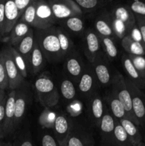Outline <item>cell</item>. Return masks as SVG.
I'll return each instance as SVG.
<instances>
[{"mask_svg":"<svg viewBox=\"0 0 145 146\" xmlns=\"http://www.w3.org/2000/svg\"><path fill=\"white\" fill-rule=\"evenodd\" d=\"M34 34L48 62L58 63L64 59L54 26L46 29L36 30Z\"/></svg>","mask_w":145,"mask_h":146,"instance_id":"cell-1","label":"cell"},{"mask_svg":"<svg viewBox=\"0 0 145 146\" xmlns=\"http://www.w3.org/2000/svg\"><path fill=\"white\" fill-rule=\"evenodd\" d=\"M38 99L45 108H51L59 102L60 94L55 83L48 74H42L34 82Z\"/></svg>","mask_w":145,"mask_h":146,"instance_id":"cell-2","label":"cell"},{"mask_svg":"<svg viewBox=\"0 0 145 146\" xmlns=\"http://www.w3.org/2000/svg\"><path fill=\"white\" fill-rule=\"evenodd\" d=\"M112 91L117 97V98L120 101L125 108L127 113V118L134 122L138 125L137 122L134 115L133 111H132V98H131L130 93L127 86L125 78H124L122 74L118 73L114 76L113 78H112Z\"/></svg>","mask_w":145,"mask_h":146,"instance_id":"cell-3","label":"cell"},{"mask_svg":"<svg viewBox=\"0 0 145 146\" xmlns=\"http://www.w3.org/2000/svg\"><path fill=\"white\" fill-rule=\"evenodd\" d=\"M127 86L132 98V111L138 125L145 128V94L142 89L135 86L130 80L125 78Z\"/></svg>","mask_w":145,"mask_h":146,"instance_id":"cell-4","label":"cell"},{"mask_svg":"<svg viewBox=\"0 0 145 146\" xmlns=\"http://www.w3.org/2000/svg\"><path fill=\"white\" fill-rule=\"evenodd\" d=\"M0 58L2 61L7 71L9 81V88L11 91L16 90L22 86L24 84L25 79L18 71L12 55L10 51L9 46L4 48L0 54Z\"/></svg>","mask_w":145,"mask_h":146,"instance_id":"cell-5","label":"cell"},{"mask_svg":"<svg viewBox=\"0 0 145 146\" xmlns=\"http://www.w3.org/2000/svg\"><path fill=\"white\" fill-rule=\"evenodd\" d=\"M55 19L63 21L72 17H82V9L73 0H47Z\"/></svg>","mask_w":145,"mask_h":146,"instance_id":"cell-6","label":"cell"},{"mask_svg":"<svg viewBox=\"0 0 145 146\" xmlns=\"http://www.w3.org/2000/svg\"><path fill=\"white\" fill-rule=\"evenodd\" d=\"M57 20L47 0H36V30H43L53 27Z\"/></svg>","mask_w":145,"mask_h":146,"instance_id":"cell-7","label":"cell"},{"mask_svg":"<svg viewBox=\"0 0 145 146\" xmlns=\"http://www.w3.org/2000/svg\"><path fill=\"white\" fill-rule=\"evenodd\" d=\"M84 53L90 64H92L101 53L100 38L97 32L92 29H88L83 38Z\"/></svg>","mask_w":145,"mask_h":146,"instance_id":"cell-8","label":"cell"},{"mask_svg":"<svg viewBox=\"0 0 145 146\" xmlns=\"http://www.w3.org/2000/svg\"><path fill=\"white\" fill-rule=\"evenodd\" d=\"M94 71L97 81L102 86H108L112 84V78L107 63L106 57L103 53H100L95 61L90 64Z\"/></svg>","mask_w":145,"mask_h":146,"instance_id":"cell-9","label":"cell"},{"mask_svg":"<svg viewBox=\"0 0 145 146\" xmlns=\"http://www.w3.org/2000/svg\"><path fill=\"white\" fill-rule=\"evenodd\" d=\"M23 86L24 85L16 89L14 120V133H16V131L19 128L24 120V115L26 111L27 105H28V92H27V90H26Z\"/></svg>","mask_w":145,"mask_h":146,"instance_id":"cell-10","label":"cell"},{"mask_svg":"<svg viewBox=\"0 0 145 146\" xmlns=\"http://www.w3.org/2000/svg\"><path fill=\"white\" fill-rule=\"evenodd\" d=\"M64 66L68 75L78 83L85 68L80 54L74 49L72 50L65 58Z\"/></svg>","mask_w":145,"mask_h":146,"instance_id":"cell-11","label":"cell"},{"mask_svg":"<svg viewBox=\"0 0 145 146\" xmlns=\"http://www.w3.org/2000/svg\"><path fill=\"white\" fill-rule=\"evenodd\" d=\"M94 24L98 35L112 38L115 36L110 14L106 9H102L100 12L95 18Z\"/></svg>","mask_w":145,"mask_h":146,"instance_id":"cell-12","label":"cell"},{"mask_svg":"<svg viewBox=\"0 0 145 146\" xmlns=\"http://www.w3.org/2000/svg\"><path fill=\"white\" fill-rule=\"evenodd\" d=\"M16 90H12L7 95L5 106V124H4V135L5 138L14 135V120L15 113V101Z\"/></svg>","mask_w":145,"mask_h":146,"instance_id":"cell-13","label":"cell"},{"mask_svg":"<svg viewBox=\"0 0 145 146\" xmlns=\"http://www.w3.org/2000/svg\"><path fill=\"white\" fill-rule=\"evenodd\" d=\"M88 115L95 125L99 127L101 119L105 113L104 101L101 96L94 92L89 96L88 106Z\"/></svg>","mask_w":145,"mask_h":146,"instance_id":"cell-14","label":"cell"},{"mask_svg":"<svg viewBox=\"0 0 145 146\" xmlns=\"http://www.w3.org/2000/svg\"><path fill=\"white\" fill-rule=\"evenodd\" d=\"M111 17L122 21L129 29V32L136 25L135 16L127 4H117L110 9Z\"/></svg>","mask_w":145,"mask_h":146,"instance_id":"cell-15","label":"cell"},{"mask_svg":"<svg viewBox=\"0 0 145 146\" xmlns=\"http://www.w3.org/2000/svg\"><path fill=\"white\" fill-rule=\"evenodd\" d=\"M72 125H71V121L65 115L60 114L56 115L54 121L53 130L55 139L58 144L62 143L66 139L69 134Z\"/></svg>","mask_w":145,"mask_h":146,"instance_id":"cell-16","label":"cell"},{"mask_svg":"<svg viewBox=\"0 0 145 146\" xmlns=\"http://www.w3.org/2000/svg\"><path fill=\"white\" fill-rule=\"evenodd\" d=\"M121 60H122V64L124 70L129 77L127 78L128 79L130 80L135 86H136L140 89L142 90L145 88V80L142 78L139 71L135 68L129 54H123Z\"/></svg>","mask_w":145,"mask_h":146,"instance_id":"cell-17","label":"cell"},{"mask_svg":"<svg viewBox=\"0 0 145 146\" xmlns=\"http://www.w3.org/2000/svg\"><path fill=\"white\" fill-rule=\"evenodd\" d=\"M4 14H5V35H9L10 31L18 22L21 15L14 0H4Z\"/></svg>","mask_w":145,"mask_h":146,"instance_id":"cell-18","label":"cell"},{"mask_svg":"<svg viewBox=\"0 0 145 146\" xmlns=\"http://www.w3.org/2000/svg\"><path fill=\"white\" fill-rule=\"evenodd\" d=\"M97 82L94 71L91 67H85L79 81H78V88L82 95L90 96L93 94V89L95 83Z\"/></svg>","mask_w":145,"mask_h":146,"instance_id":"cell-19","label":"cell"},{"mask_svg":"<svg viewBox=\"0 0 145 146\" xmlns=\"http://www.w3.org/2000/svg\"><path fill=\"white\" fill-rule=\"evenodd\" d=\"M46 61V58L42 50L36 40L34 48L29 58V64H28L29 74L35 75L39 73L45 66Z\"/></svg>","mask_w":145,"mask_h":146,"instance_id":"cell-20","label":"cell"},{"mask_svg":"<svg viewBox=\"0 0 145 146\" xmlns=\"http://www.w3.org/2000/svg\"><path fill=\"white\" fill-rule=\"evenodd\" d=\"M63 143L65 146H93L92 138L88 133L72 127Z\"/></svg>","mask_w":145,"mask_h":146,"instance_id":"cell-21","label":"cell"},{"mask_svg":"<svg viewBox=\"0 0 145 146\" xmlns=\"http://www.w3.org/2000/svg\"><path fill=\"white\" fill-rule=\"evenodd\" d=\"M119 122L126 131L132 146H143L142 135L139 126L134 122L127 117L121 119Z\"/></svg>","mask_w":145,"mask_h":146,"instance_id":"cell-22","label":"cell"},{"mask_svg":"<svg viewBox=\"0 0 145 146\" xmlns=\"http://www.w3.org/2000/svg\"><path fill=\"white\" fill-rule=\"evenodd\" d=\"M35 42L36 38L34 31L33 28H31L30 29L29 32L28 33V34L16 46L14 47L22 56V57L26 62L28 67V64H29L30 56H31V52H32L33 48H34Z\"/></svg>","mask_w":145,"mask_h":146,"instance_id":"cell-23","label":"cell"},{"mask_svg":"<svg viewBox=\"0 0 145 146\" xmlns=\"http://www.w3.org/2000/svg\"><path fill=\"white\" fill-rule=\"evenodd\" d=\"M116 120L109 113H105L101 119L99 128L102 134V140L106 143H113V133Z\"/></svg>","mask_w":145,"mask_h":146,"instance_id":"cell-24","label":"cell"},{"mask_svg":"<svg viewBox=\"0 0 145 146\" xmlns=\"http://www.w3.org/2000/svg\"><path fill=\"white\" fill-rule=\"evenodd\" d=\"M31 28L32 27H30L26 23L20 19L18 20L9 34V46L13 47L16 46L28 34Z\"/></svg>","mask_w":145,"mask_h":146,"instance_id":"cell-25","label":"cell"},{"mask_svg":"<svg viewBox=\"0 0 145 146\" xmlns=\"http://www.w3.org/2000/svg\"><path fill=\"white\" fill-rule=\"evenodd\" d=\"M123 48L129 55L145 56V48L142 43L134 40L129 35H126L122 39Z\"/></svg>","mask_w":145,"mask_h":146,"instance_id":"cell-26","label":"cell"},{"mask_svg":"<svg viewBox=\"0 0 145 146\" xmlns=\"http://www.w3.org/2000/svg\"><path fill=\"white\" fill-rule=\"evenodd\" d=\"M107 102L109 105L113 117L116 121H119L121 119L127 117L126 111L123 105L112 91L107 95Z\"/></svg>","mask_w":145,"mask_h":146,"instance_id":"cell-27","label":"cell"},{"mask_svg":"<svg viewBox=\"0 0 145 146\" xmlns=\"http://www.w3.org/2000/svg\"><path fill=\"white\" fill-rule=\"evenodd\" d=\"M55 30H56L57 36L59 41L63 56L65 59L66 56L74 49L73 42L71 39L69 35L65 31V29H64L63 27H55Z\"/></svg>","mask_w":145,"mask_h":146,"instance_id":"cell-28","label":"cell"},{"mask_svg":"<svg viewBox=\"0 0 145 146\" xmlns=\"http://www.w3.org/2000/svg\"><path fill=\"white\" fill-rule=\"evenodd\" d=\"M82 12L85 11H92L99 9H103L105 6L112 3L114 0H73Z\"/></svg>","mask_w":145,"mask_h":146,"instance_id":"cell-29","label":"cell"},{"mask_svg":"<svg viewBox=\"0 0 145 146\" xmlns=\"http://www.w3.org/2000/svg\"><path fill=\"white\" fill-rule=\"evenodd\" d=\"M113 144L115 146H132L126 131L118 121L115 122L113 133Z\"/></svg>","mask_w":145,"mask_h":146,"instance_id":"cell-30","label":"cell"},{"mask_svg":"<svg viewBox=\"0 0 145 146\" xmlns=\"http://www.w3.org/2000/svg\"><path fill=\"white\" fill-rule=\"evenodd\" d=\"M63 28L75 34H80L84 31L85 23L82 17H72L63 20Z\"/></svg>","mask_w":145,"mask_h":146,"instance_id":"cell-31","label":"cell"},{"mask_svg":"<svg viewBox=\"0 0 145 146\" xmlns=\"http://www.w3.org/2000/svg\"><path fill=\"white\" fill-rule=\"evenodd\" d=\"M60 91L63 98L66 101H72L76 96V89L74 83L67 78H63L61 81Z\"/></svg>","mask_w":145,"mask_h":146,"instance_id":"cell-32","label":"cell"},{"mask_svg":"<svg viewBox=\"0 0 145 146\" xmlns=\"http://www.w3.org/2000/svg\"><path fill=\"white\" fill-rule=\"evenodd\" d=\"M9 46L11 55H12L13 59H14V63H15L18 71H19L21 75L23 76V78L25 79V78L28 77V74H29L28 67L26 62L24 58L22 57V56L16 50L15 48H14L11 46Z\"/></svg>","mask_w":145,"mask_h":146,"instance_id":"cell-33","label":"cell"},{"mask_svg":"<svg viewBox=\"0 0 145 146\" xmlns=\"http://www.w3.org/2000/svg\"><path fill=\"white\" fill-rule=\"evenodd\" d=\"M100 38L101 41L102 47L103 48L105 54L111 60H113L117 58L118 54V50L112 38L106 36H100Z\"/></svg>","mask_w":145,"mask_h":146,"instance_id":"cell-34","label":"cell"},{"mask_svg":"<svg viewBox=\"0 0 145 146\" xmlns=\"http://www.w3.org/2000/svg\"><path fill=\"white\" fill-rule=\"evenodd\" d=\"M36 0H34L26 9L21 18L19 19L20 20L26 23L30 27L34 29L36 27Z\"/></svg>","mask_w":145,"mask_h":146,"instance_id":"cell-35","label":"cell"},{"mask_svg":"<svg viewBox=\"0 0 145 146\" xmlns=\"http://www.w3.org/2000/svg\"><path fill=\"white\" fill-rule=\"evenodd\" d=\"M127 5L134 15L145 17V0H131Z\"/></svg>","mask_w":145,"mask_h":146,"instance_id":"cell-36","label":"cell"},{"mask_svg":"<svg viewBox=\"0 0 145 146\" xmlns=\"http://www.w3.org/2000/svg\"><path fill=\"white\" fill-rule=\"evenodd\" d=\"M55 116L56 115L53 113L49 111V108H45L40 117V122L45 128H53Z\"/></svg>","mask_w":145,"mask_h":146,"instance_id":"cell-37","label":"cell"},{"mask_svg":"<svg viewBox=\"0 0 145 146\" xmlns=\"http://www.w3.org/2000/svg\"><path fill=\"white\" fill-rule=\"evenodd\" d=\"M133 64L142 78L145 80V57L144 56L129 55Z\"/></svg>","mask_w":145,"mask_h":146,"instance_id":"cell-38","label":"cell"},{"mask_svg":"<svg viewBox=\"0 0 145 146\" xmlns=\"http://www.w3.org/2000/svg\"><path fill=\"white\" fill-rule=\"evenodd\" d=\"M7 97L0 104V139L1 140L5 138V135H4V124H5V106Z\"/></svg>","mask_w":145,"mask_h":146,"instance_id":"cell-39","label":"cell"},{"mask_svg":"<svg viewBox=\"0 0 145 146\" xmlns=\"http://www.w3.org/2000/svg\"><path fill=\"white\" fill-rule=\"evenodd\" d=\"M9 88V81L7 71L2 61L0 58V88L2 91H5Z\"/></svg>","mask_w":145,"mask_h":146,"instance_id":"cell-40","label":"cell"},{"mask_svg":"<svg viewBox=\"0 0 145 146\" xmlns=\"http://www.w3.org/2000/svg\"><path fill=\"white\" fill-rule=\"evenodd\" d=\"M41 146H59V144L51 134L45 133L41 137Z\"/></svg>","mask_w":145,"mask_h":146,"instance_id":"cell-41","label":"cell"},{"mask_svg":"<svg viewBox=\"0 0 145 146\" xmlns=\"http://www.w3.org/2000/svg\"><path fill=\"white\" fill-rule=\"evenodd\" d=\"M5 14H4V0L0 1V36L5 35Z\"/></svg>","mask_w":145,"mask_h":146,"instance_id":"cell-42","label":"cell"},{"mask_svg":"<svg viewBox=\"0 0 145 146\" xmlns=\"http://www.w3.org/2000/svg\"><path fill=\"white\" fill-rule=\"evenodd\" d=\"M136 18V24L140 32L141 38H142V43L145 48V21H144L142 17L137 15H134Z\"/></svg>","mask_w":145,"mask_h":146,"instance_id":"cell-43","label":"cell"},{"mask_svg":"<svg viewBox=\"0 0 145 146\" xmlns=\"http://www.w3.org/2000/svg\"><path fill=\"white\" fill-rule=\"evenodd\" d=\"M13 146H34L31 138L27 135H22L17 138L13 143Z\"/></svg>","mask_w":145,"mask_h":146,"instance_id":"cell-44","label":"cell"},{"mask_svg":"<svg viewBox=\"0 0 145 146\" xmlns=\"http://www.w3.org/2000/svg\"><path fill=\"white\" fill-rule=\"evenodd\" d=\"M34 0H14L15 4L18 8V11H19L20 15L23 14L24 11H25L26 9L34 1Z\"/></svg>","mask_w":145,"mask_h":146,"instance_id":"cell-45","label":"cell"},{"mask_svg":"<svg viewBox=\"0 0 145 146\" xmlns=\"http://www.w3.org/2000/svg\"><path fill=\"white\" fill-rule=\"evenodd\" d=\"M0 146H13V143L11 142H5V141H0Z\"/></svg>","mask_w":145,"mask_h":146,"instance_id":"cell-46","label":"cell"},{"mask_svg":"<svg viewBox=\"0 0 145 146\" xmlns=\"http://www.w3.org/2000/svg\"><path fill=\"white\" fill-rule=\"evenodd\" d=\"M6 97H7V95H6L5 94V91H0V104H1V101H2Z\"/></svg>","mask_w":145,"mask_h":146,"instance_id":"cell-47","label":"cell"},{"mask_svg":"<svg viewBox=\"0 0 145 146\" xmlns=\"http://www.w3.org/2000/svg\"><path fill=\"white\" fill-rule=\"evenodd\" d=\"M59 146H65V145L63 143H62L59 144Z\"/></svg>","mask_w":145,"mask_h":146,"instance_id":"cell-48","label":"cell"},{"mask_svg":"<svg viewBox=\"0 0 145 146\" xmlns=\"http://www.w3.org/2000/svg\"><path fill=\"white\" fill-rule=\"evenodd\" d=\"M142 18L143 19V20H144V21H145V17H142Z\"/></svg>","mask_w":145,"mask_h":146,"instance_id":"cell-49","label":"cell"},{"mask_svg":"<svg viewBox=\"0 0 145 146\" xmlns=\"http://www.w3.org/2000/svg\"><path fill=\"white\" fill-rule=\"evenodd\" d=\"M2 91V90H1V88H0V91Z\"/></svg>","mask_w":145,"mask_h":146,"instance_id":"cell-50","label":"cell"},{"mask_svg":"<svg viewBox=\"0 0 145 146\" xmlns=\"http://www.w3.org/2000/svg\"><path fill=\"white\" fill-rule=\"evenodd\" d=\"M1 1V0H0V1Z\"/></svg>","mask_w":145,"mask_h":146,"instance_id":"cell-51","label":"cell"},{"mask_svg":"<svg viewBox=\"0 0 145 146\" xmlns=\"http://www.w3.org/2000/svg\"><path fill=\"white\" fill-rule=\"evenodd\" d=\"M0 141H1V139H0Z\"/></svg>","mask_w":145,"mask_h":146,"instance_id":"cell-52","label":"cell"}]
</instances>
